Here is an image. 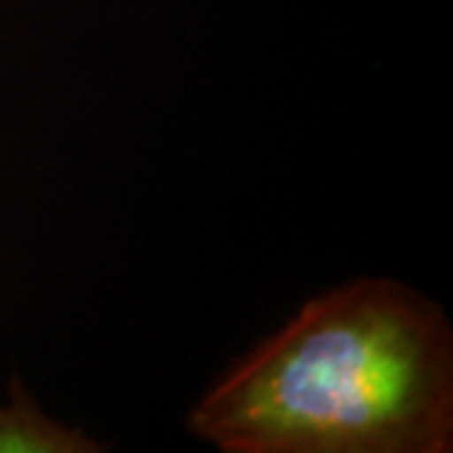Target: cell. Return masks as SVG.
I'll list each match as a JSON object with an SVG mask.
<instances>
[{"label":"cell","instance_id":"obj_1","mask_svg":"<svg viewBox=\"0 0 453 453\" xmlns=\"http://www.w3.org/2000/svg\"><path fill=\"white\" fill-rule=\"evenodd\" d=\"M187 428L222 453H449V318L388 277L330 288L202 393Z\"/></svg>","mask_w":453,"mask_h":453},{"label":"cell","instance_id":"obj_2","mask_svg":"<svg viewBox=\"0 0 453 453\" xmlns=\"http://www.w3.org/2000/svg\"><path fill=\"white\" fill-rule=\"evenodd\" d=\"M106 443L43 411L23 380L0 401V453H101Z\"/></svg>","mask_w":453,"mask_h":453}]
</instances>
